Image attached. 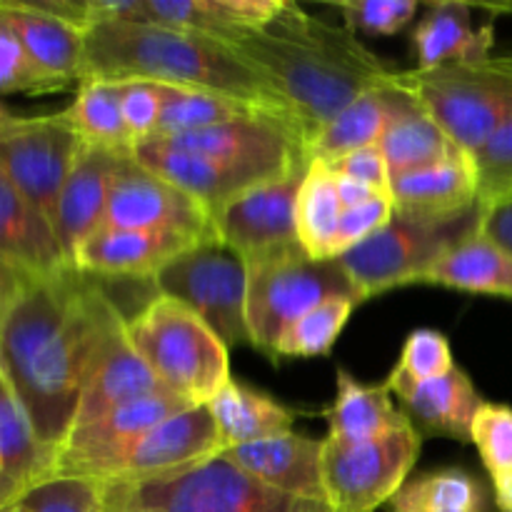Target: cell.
Returning a JSON list of instances; mask_svg holds the SVG:
<instances>
[{
    "instance_id": "obj_46",
    "label": "cell",
    "mask_w": 512,
    "mask_h": 512,
    "mask_svg": "<svg viewBox=\"0 0 512 512\" xmlns=\"http://www.w3.org/2000/svg\"><path fill=\"white\" fill-rule=\"evenodd\" d=\"M478 230L512 255V195L480 205Z\"/></svg>"
},
{
    "instance_id": "obj_15",
    "label": "cell",
    "mask_w": 512,
    "mask_h": 512,
    "mask_svg": "<svg viewBox=\"0 0 512 512\" xmlns=\"http://www.w3.org/2000/svg\"><path fill=\"white\" fill-rule=\"evenodd\" d=\"M193 408L188 400L178 398V395H153V398L135 400V403L120 405L113 413L103 415V418L93 420V423L78 425L70 430L58 445L53 455V465H50V478H80L93 480V475L123 453L125 448L158 428L173 415L183 413V410Z\"/></svg>"
},
{
    "instance_id": "obj_30",
    "label": "cell",
    "mask_w": 512,
    "mask_h": 512,
    "mask_svg": "<svg viewBox=\"0 0 512 512\" xmlns=\"http://www.w3.org/2000/svg\"><path fill=\"white\" fill-rule=\"evenodd\" d=\"M423 283L512 298V255L475 230L425 273Z\"/></svg>"
},
{
    "instance_id": "obj_18",
    "label": "cell",
    "mask_w": 512,
    "mask_h": 512,
    "mask_svg": "<svg viewBox=\"0 0 512 512\" xmlns=\"http://www.w3.org/2000/svg\"><path fill=\"white\" fill-rule=\"evenodd\" d=\"M123 155L130 153H113L85 143L80 148L58 195L53 220L55 235L68 263H73L75 250L105 225L110 188Z\"/></svg>"
},
{
    "instance_id": "obj_26",
    "label": "cell",
    "mask_w": 512,
    "mask_h": 512,
    "mask_svg": "<svg viewBox=\"0 0 512 512\" xmlns=\"http://www.w3.org/2000/svg\"><path fill=\"white\" fill-rule=\"evenodd\" d=\"M378 148L388 163L390 178L413 173V170L430 168V165L445 163L465 150L435 123L433 115L410 95L408 90L395 83L393 110H390L388 125L378 140Z\"/></svg>"
},
{
    "instance_id": "obj_9",
    "label": "cell",
    "mask_w": 512,
    "mask_h": 512,
    "mask_svg": "<svg viewBox=\"0 0 512 512\" xmlns=\"http://www.w3.org/2000/svg\"><path fill=\"white\" fill-rule=\"evenodd\" d=\"M153 285L160 295L193 310L228 348L250 345L248 265L223 240L185 250L155 275Z\"/></svg>"
},
{
    "instance_id": "obj_32",
    "label": "cell",
    "mask_w": 512,
    "mask_h": 512,
    "mask_svg": "<svg viewBox=\"0 0 512 512\" xmlns=\"http://www.w3.org/2000/svg\"><path fill=\"white\" fill-rule=\"evenodd\" d=\"M343 203L338 195V175L320 160H310L308 175L295 205L298 243L313 260H335Z\"/></svg>"
},
{
    "instance_id": "obj_16",
    "label": "cell",
    "mask_w": 512,
    "mask_h": 512,
    "mask_svg": "<svg viewBox=\"0 0 512 512\" xmlns=\"http://www.w3.org/2000/svg\"><path fill=\"white\" fill-rule=\"evenodd\" d=\"M200 243L205 240L178 230L100 228L75 250L70 265L98 278L153 280L165 265Z\"/></svg>"
},
{
    "instance_id": "obj_27",
    "label": "cell",
    "mask_w": 512,
    "mask_h": 512,
    "mask_svg": "<svg viewBox=\"0 0 512 512\" xmlns=\"http://www.w3.org/2000/svg\"><path fill=\"white\" fill-rule=\"evenodd\" d=\"M473 5L460 0H440L413 33L415 70H438L443 65L480 63L490 58L495 45L493 23L475 30L470 23Z\"/></svg>"
},
{
    "instance_id": "obj_50",
    "label": "cell",
    "mask_w": 512,
    "mask_h": 512,
    "mask_svg": "<svg viewBox=\"0 0 512 512\" xmlns=\"http://www.w3.org/2000/svg\"><path fill=\"white\" fill-rule=\"evenodd\" d=\"M23 123H25L23 115L10 113L8 108H3V105H0V138H3V135H8V133H13V130L20 128Z\"/></svg>"
},
{
    "instance_id": "obj_53",
    "label": "cell",
    "mask_w": 512,
    "mask_h": 512,
    "mask_svg": "<svg viewBox=\"0 0 512 512\" xmlns=\"http://www.w3.org/2000/svg\"><path fill=\"white\" fill-rule=\"evenodd\" d=\"M95 512H100V510H98V508H95Z\"/></svg>"
},
{
    "instance_id": "obj_19",
    "label": "cell",
    "mask_w": 512,
    "mask_h": 512,
    "mask_svg": "<svg viewBox=\"0 0 512 512\" xmlns=\"http://www.w3.org/2000/svg\"><path fill=\"white\" fill-rule=\"evenodd\" d=\"M133 155L145 168L158 173L160 178L173 183L175 188L188 193L193 200H198L208 210L210 218L225 203L238 198L240 193L275 178L273 173H265L260 168L225 163V160L208 158V155L185 153V150L168 148V145L158 143V140L135 145Z\"/></svg>"
},
{
    "instance_id": "obj_8",
    "label": "cell",
    "mask_w": 512,
    "mask_h": 512,
    "mask_svg": "<svg viewBox=\"0 0 512 512\" xmlns=\"http://www.w3.org/2000/svg\"><path fill=\"white\" fill-rule=\"evenodd\" d=\"M330 298L363 300L338 260H313L305 250L248 265L250 345L278 363L285 330Z\"/></svg>"
},
{
    "instance_id": "obj_24",
    "label": "cell",
    "mask_w": 512,
    "mask_h": 512,
    "mask_svg": "<svg viewBox=\"0 0 512 512\" xmlns=\"http://www.w3.org/2000/svg\"><path fill=\"white\" fill-rule=\"evenodd\" d=\"M48 450L40 443L28 410L0 365V512L20 503L50 475Z\"/></svg>"
},
{
    "instance_id": "obj_6",
    "label": "cell",
    "mask_w": 512,
    "mask_h": 512,
    "mask_svg": "<svg viewBox=\"0 0 512 512\" xmlns=\"http://www.w3.org/2000/svg\"><path fill=\"white\" fill-rule=\"evenodd\" d=\"M303 500L278 493L223 455L185 473L145 483H103L100 512H298Z\"/></svg>"
},
{
    "instance_id": "obj_52",
    "label": "cell",
    "mask_w": 512,
    "mask_h": 512,
    "mask_svg": "<svg viewBox=\"0 0 512 512\" xmlns=\"http://www.w3.org/2000/svg\"><path fill=\"white\" fill-rule=\"evenodd\" d=\"M3 512H23V510H20L18 505H13V508H8V510H3Z\"/></svg>"
},
{
    "instance_id": "obj_17",
    "label": "cell",
    "mask_w": 512,
    "mask_h": 512,
    "mask_svg": "<svg viewBox=\"0 0 512 512\" xmlns=\"http://www.w3.org/2000/svg\"><path fill=\"white\" fill-rule=\"evenodd\" d=\"M225 460L248 473L258 483L308 503H325L323 490V440L298 433H283L250 445L223 450ZM328 505V503H325Z\"/></svg>"
},
{
    "instance_id": "obj_45",
    "label": "cell",
    "mask_w": 512,
    "mask_h": 512,
    "mask_svg": "<svg viewBox=\"0 0 512 512\" xmlns=\"http://www.w3.org/2000/svg\"><path fill=\"white\" fill-rule=\"evenodd\" d=\"M335 175H343V178L358 180V183L368 185L370 190L380 195H390V170L385 163L383 153H380L378 145H368V148H360L355 153L343 155V158L333 160V163H325ZM393 198V195H390Z\"/></svg>"
},
{
    "instance_id": "obj_20",
    "label": "cell",
    "mask_w": 512,
    "mask_h": 512,
    "mask_svg": "<svg viewBox=\"0 0 512 512\" xmlns=\"http://www.w3.org/2000/svg\"><path fill=\"white\" fill-rule=\"evenodd\" d=\"M153 395H173L158 378L153 370L145 365L128 343L125 325L108 340L100 358L95 360L93 370L88 375L83 395L78 400V410L70 430L78 425L93 423L103 415L113 413L120 405L135 403V400L153 398ZM68 430V433H70Z\"/></svg>"
},
{
    "instance_id": "obj_21",
    "label": "cell",
    "mask_w": 512,
    "mask_h": 512,
    "mask_svg": "<svg viewBox=\"0 0 512 512\" xmlns=\"http://www.w3.org/2000/svg\"><path fill=\"white\" fill-rule=\"evenodd\" d=\"M385 385L398 395L415 420L433 435H448L458 443H470V428L478 415L480 400L473 380L455 365L448 375L433 380H413L398 368Z\"/></svg>"
},
{
    "instance_id": "obj_1",
    "label": "cell",
    "mask_w": 512,
    "mask_h": 512,
    "mask_svg": "<svg viewBox=\"0 0 512 512\" xmlns=\"http://www.w3.org/2000/svg\"><path fill=\"white\" fill-rule=\"evenodd\" d=\"M125 315L75 265L25 278L0 320V365L50 458L73 425L88 375Z\"/></svg>"
},
{
    "instance_id": "obj_42",
    "label": "cell",
    "mask_w": 512,
    "mask_h": 512,
    "mask_svg": "<svg viewBox=\"0 0 512 512\" xmlns=\"http://www.w3.org/2000/svg\"><path fill=\"white\" fill-rule=\"evenodd\" d=\"M395 368L413 380H433L448 375L455 368V363L443 333H438V330H415L405 340L403 358Z\"/></svg>"
},
{
    "instance_id": "obj_7",
    "label": "cell",
    "mask_w": 512,
    "mask_h": 512,
    "mask_svg": "<svg viewBox=\"0 0 512 512\" xmlns=\"http://www.w3.org/2000/svg\"><path fill=\"white\" fill-rule=\"evenodd\" d=\"M480 205L455 218H408L393 213L390 223L365 243L335 258L360 300H370L400 285L423 283L425 273L478 230Z\"/></svg>"
},
{
    "instance_id": "obj_40",
    "label": "cell",
    "mask_w": 512,
    "mask_h": 512,
    "mask_svg": "<svg viewBox=\"0 0 512 512\" xmlns=\"http://www.w3.org/2000/svg\"><path fill=\"white\" fill-rule=\"evenodd\" d=\"M55 85L40 73L25 53L23 43L0 10V95L3 93H55Z\"/></svg>"
},
{
    "instance_id": "obj_5",
    "label": "cell",
    "mask_w": 512,
    "mask_h": 512,
    "mask_svg": "<svg viewBox=\"0 0 512 512\" xmlns=\"http://www.w3.org/2000/svg\"><path fill=\"white\" fill-rule=\"evenodd\" d=\"M395 83L473 155L495 130L512 123V55L438 70H398Z\"/></svg>"
},
{
    "instance_id": "obj_39",
    "label": "cell",
    "mask_w": 512,
    "mask_h": 512,
    "mask_svg": "<svg viewBox=\"0 0 512 512\" xmlns=\"http://www.w3.org/2000/svg\"><path fill=\"white\" fill-rule=\"evenodd\" d=\"M100 485L80 478H50L20 498L23 512H95Z\"/></svg>"
},
{
    "instance_id": "obj_2",
    "label": "cell",
    "mask_w": 512,
    "mask_h": 512,
    "mask_svg": "<svg viewBox=\"0 0 512 512\" xmlns=\"http://www.w3.org/2000/svg\"><path fill=\"white\" fill-rule=\"evenodd\" d=\"M83 80L103 83H158L170 88L203 90L260 110L288 130L305 150V128L293 105L220 40L183 33L135 20H100L85 30ZM78 83V85H80Z\"/></svg>"
},
{
    "instance_id": "obj_47",
    "label": "cell",
    "mask_w": 512,
    "mask_h": 512,
    "mask_svg": "<svg viewBox=\"0 0 512 512\" xmlns=\"http://www.w3.org/2000/svg\"><path fill=\"white\" fill-rule=\"evenodd\" d=\"M338 195L343 208H355V205H363L368 203V200L378 198L380 193L370 190L368 185L358 183V180H350V178H343V175H338Z\"/></svg>"
},
{
    "instance_id": "obj_11",
    "label": "cell",
    "mask_w": 512,
    "mask_h": 512,
    "mask_svg": "<svg viewBox=\"0 0 512 512\" xmlns=\"http://www.w3.org/2000/svg\"><path fill=\"white\" fill-rule=\"evenodd\" d=\"M308 168L310 160L300 158L285 173L245 190L213 215L218 240L235 250L245 265L303 250L295 228V205Z\"/></svg>"
},
{
    "instance_id": "obj_38",
    "label": "cell",
    "mask_w": 512,
    "mask_h": 512,
    "mask_svg": "<svg viewBox=\"0 0 512 512\" xmlns=\"http://www.w3.org/2000/svg\"><path fill=\"white\" fill-rule=\"evenodd\" d=\"M478 170V203L510 198L512 195V123L495 130L473 153Z\"/></svg>"
},
{
    "instance_id": "obj_25",
    "label": "cell",
    "mask_w": 512,
    "mask_h": 512,
    "mask_svg": "<svg viewBox=\"0 0 512 512\" xmlns=\"http://www.w3.org/2000/svg\"><path fill=\"white\" fill-rule=\"evenodd\" d=\"M0 263L25 278L50 275L70 265L50 220L0 173Z\"/></svg>"
},
{
    "instance_id": "obj_12",
    "label": "cell",
    "mask_w": 512,
    "mask_h": 512,
    "mask_svg": "<svg viewBox=\"0 0 512 512\" xmlns=\"http://www.w3.org/2000/svg\"><path fill=\"white\" fill-rule=\"evenodd\" d=\"M80 148L83 140L63 113L25 118L0 138V173L53 225L58 195Z\"/></svg>"
},
{
    "instance_id": "obj_44",
    "label": "cell",
    "mask_w": 512,
    "mask_h": 512,
    "mask_svg": "<svg viewBox=\"0 0 512 512\" xmlns=\"http://www.w3.org/2000/svg\"><path fill=\"white\" fill-rule=\"evenodd\" d=\"M395 213V205L390 195H378L355 208H343L338 225V238H335V258L348 253L355 245L365 243L370 235L378 233L380 228L390 223Z\"/></svg>"
},
{
    "instance_id": "obj_31",
    "label": "cell",
    "mask_w": 512,
    "mask_h": 512,
    "mask_svg": "<svg viewBox=\"0 0 512 512\" xmlns=\"http://www.w3.org/2000/svg\"><path fill=\"white\" fill-rule=\"evenodd\" d=\"M393 95L395 83L370 90V93L353 100L310 140L308 148H305L308 160L333 163V160L355 153V150L378 145L385 125H388L390 110H393Z\"/></svg>"
},
{
    "instance_id": "obj_43",
    "label": "cell",
    "mask_w": 512,
    "mask_h": 512,
    "mask_svg": "<svg viewBox=\"0 0 512 512\" xmlns=\"http://www.w3.org/2000/svg\"><path fill=\"white\" fill-rule=\"evenodd\" d=\"M120 85V103H123V118L128 125V133L133 145L148 143L158 135L160 113H163V93L160 85L143 83H118ZM135 150V148H133Z\"/></svg>"
},
{
    "instance_id": "obj_41",
    "label": "cell",
    "mask_w": 512,
    "mask_h": 512,
    "mask_svg": "<svg viewBox=\"0 0 512 512\" xmlns=\"http://www.w3.org/2000/svg\"><path fill=\"white\" fill-rule=\"evenodd\" d=\"M343 25L373 35H393L403 30L418 13L413 0H365V3H338Z\"/></svg>"
},
{
    "instance_id": "obj_36",
    "label": "cell",
    "mask_w": 512,
    "mask_h": 512,
    "mask_svg": "<svg viewBox=\"0 0 512 512\" xmlns=\"http://www.w3.org/2000/svg\"><path fill=\"white\" fill-rule=\"evenodd\" d=\"M358 300L330 298L295 320L278 343V358H318L333 350Z\"/></svg>"
},
{
    "instance_id": "obj_29",
    "label": "cell",
    "mask_w": 512,
    "mask_h": 512,
    "mask_svg": "<svg viewBox=\"0 0 512 512\" xmlns=\"http://www.w3.org/2000/svg\"><path fill=\"white\" fill-rule=\"evenodd\" d=\"M223 450L258 443L293 430L295 413L260 390L230 378L208 403Z\"/></svg>"
},
{
    "instance_id": "obj_14",
    "label": "cell",
    "mask_w": 512,
    "mask_h": 512,
    "mask_svg": "<svg viewBox=\"0 0 512 512\" xmlns=\"http://www.w3.org/2000/svg\"><path fill=\"white\" fill-rule=\"evenodd\" d=\"M103 228L178 230L200 240L218 238L208 210L145 168L133 153L123 155L115 170Z\"/></svg>"
},
{
    "instance_id": "obj_51",
    "label": "cell",
    "mask_w": 512,
    "mask_h": 512,
    "mask_svg": "<svg viewBox=\"0 0 512 512\" xmlns=\"http://www.w3.org/2000/svg\"><path fill=\"white\" fill-rule=\"evenodd\" d=\"M298 512H333V510H330L325 503H308V500H303Z\"/></svg>"
},
{
    "instance_id": "obj_48",
    "label": "cell",
    "mask_w": 512,
    "mask_h": 512,
    "mask_svg": "<svg viewBox=\"0 0 512 512\" xmlns=\"http://www.w3.org/2000/svg\"><path fill=\"white\" fill-rule=\"evenodd\" d=\"M23 280H25V275L15 273L13 268H8V265L0 263V320H3L10 298H13L15 290H18V285L23 283Z\"/></svg>"
},
{
    "instance_id": "obj_22",
    "label": "cell",
    "mask_w": 512,
    "mask_h": 512,
    "mask_svg": "<svg viewBox=\"0 0 512 512\" xmlns=\"http://www.w3.org/2000/svg\"><path fill=\"white\" fill-rule=\"evenodd\" d=\"M5 20L23 43L35 68L58 90L80 83L83 73L85 30L58 15L48 13L38 3H13L0 0Z\"/></svg>"
},
{
    "instance_id": "obj_49",
    "label": "cell",
    "mask_w": 512,
    "mask_h": 512,
    "mask_svg": "<svg viewBox=\"0 0 512 512\" xmlns=\"http://www.w3.org/2000/svg\"><path fill=\"white\" fill-rule=\"evenodd\" d=\"M493 490L498 508L503 512H512V473L493 478Z\"/></svg>"
},
{
    "instance_id": "obj_34",
    "label": "cell",
    "mask_w": 512,
    "mask_h": 512,
    "mask_svg": "<svg viewBox=\"0 0 512 512\" xmlns=\"http://www.w3.org/2000/svg\"><path fill=\"white\" fill-rule=\"evenodd\" d=\"M160 93H163V113H160L158 135H155V138L198 133V130L235 123V120H270L265 118L260 110L250 108V105L223 98V95L203 93V90H183L170 88V85H160ZM270 123H273V120H270Z\"/></svg>"
},
{
    "instance_id": "obj_13",
    "label": "cell",
    "mask_w": 512,
    "mask_h": 512,
    "mask_svg": "<svg viewBox=\"0 0 512 512\" xmlns=\"http://www.w3.org/2000/svg\"><path fill=\"white\" fill-rule=\"evenodd\" d=\"M220 453L223 445L208 405H193L110 458L93 475V483H145L168 478L198 468Z\"/></svg>"
},
{
    "instance_id": "obj_3",
    "label": "cell",
    "mask_w": 512,
    "mask_h": 512,
    "mask_svg": "<svg viewBox=\"0 0 512 512\" xmlns=\"http://www.w3.org/2000/svg\"><path fill=\"white\" fill-rule=\"evenodd\" d=\"M235 55L268 75L305 128V148L340 110L370 90L395 83V73L353 30L285 3L260 30H230L218 38Z\"/></svg>"
},
{
    "instance_id": "obj_33",
    "label": "cell",
    "mask_w": 512,
    "mask_h": 512,
    "mask_svg": "<svg viewBox=\"0 0 512 512\" xmlns=\"http://www.w3.org/2000/svg\"><path fill=\"white\" fill-rule=\"evenodd\" d=\"M65 120L73 125L85 145L113 150V153H133V138L123 118L120 85L103 80H83L78 95L63 110Z\"/></svg>"
},
{
    "instance_id": "obj_37",
    "label": "cell",
    "mask_w": 512,
    "mask_h": 512,
    "mask_svg": "<svg viewBox=\"0 0 512 512\" xmlns=\"http://www.w3.org/2000/svg\"><path fill=\"white\" fill-rule=\"evenodd\" d=\"M470 443H475L490 478L512 473V408L483 403L470 428Z\"/></svg>"
},
{
    "instance_id": "obj_10",
    "label": "cell",
    "mask_w": 512,
    "mask_h": 512,
    "mask_svg": "<svg viewBox=\"0 0 512 512\" xmlns=\"http://www.w3.org/2000/svg\"><path fill=\"white\" fill-rule=\"evenodd\" d=\"M420 433L415 425L365 440L343 443L323 440V490L333 512H375L388 505L408 483L420 455Z\"/></svg>"
},
{
    "instance_id": "obj_4",
    "label": "cell",
    "mask_w": 512,
    "mask_h": 512,
    "mask_svg": "<svg viewBox=\"0 0 512 512\" xmlns=\"http://www.w3.org/2000/svg\"><path fill=\"white\" fill-rule=\"evenodd\" d=\"M125 335L155 378L190 405H208L230 380L228 345L168 295L158 293L125 318Z\"/></svg>"
},
{
    "instance_id": "obj_23",
    "label": "cell",
    "mask_w": 512,
    "mask_h": 512,
    "mask_svg": "<svg viewBox=\"0 0 512 512\" xmlns=\"http://www.w3.org/2000/svg\"><path fill=\"white\" fill-rule=\"evenodd\" d=\"M395 213L408 218H455L478 208V170L470 153L390 178Z\"/></svg>"
},
{
    "instance_id": "obj_35",
    "label": "cell",
    "mask_w": 512,
    "mask_h": 512,
    "mask_svg": "<svg viewBox=\"0 0 512 512\" xmlns=\"http://www.w3.org/2000/svg\"><path fill=\"white\" fill-rule=\"evenodd\" d=\"M388 512H485V490L460 468H443L408 480Z\"/></svg>"
},
{
    "instance_id": "obj_28",
    "label": "cell",
    "mask_w": 512,
    "mask_h": 512,
    "mask_svg": "<svg viewBox=\"0 0 512 512\" xmlns=\"http://www.w3.org/2000/svg\"><path fill=\"white\" fill-rule=\"evenodd\" d=\"M338 395L328 410V438L365 443L413 425L390 400L388 385H360L348 370L338 368Z\"/></svg>"
}]
</instances>
